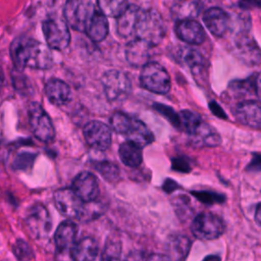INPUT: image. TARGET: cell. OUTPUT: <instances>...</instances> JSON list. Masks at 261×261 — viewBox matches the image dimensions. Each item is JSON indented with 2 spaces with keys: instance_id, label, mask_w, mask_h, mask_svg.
I'll list each match as a JSON object with an SVG mask.
<instances>
[{
  "instance_id": "cell-1",
  "label": "cell",
  "mask_w": 261,
  "mask_h": 261,
  "mask_svg": "<svg viewBox=\"0 0 261 261\" xmlns=\"http://www.w3.org/2000/svg\"><path fill=\"white\" fill-rule=\"evenodd\" d=\"M10 56L18 68L48 69L53 64L51 50L45 44L25 36L15 38L10 45Z\"/></svg>"
},
{
  "instance_id": "cell-2",
  "label": "cell",
  "mask_w": 261,
  "mask_h": 261,
  "mask_svg": "<svg viewBox=\"0 0 261 261\" xmlns=\"http://www.w3.org/2000/svg\"><path fill=\"white\" fill-rule=\"evenodd\" d=\"M165 36V24L160 13L152 8L141 9L136 30L135 39H140L152 47L158 45Z\"/></svg>"
},
{
  "instance_id": "cell-3",
  "label": "cell",
  "mask_w": 261,
  "mask_h": 261,
  "mask_svg": "<svg viewBox=\"0 0 261 261\" xmlns=\"http://www.w3.org/2000/svg\"><path fill=\"white\" fill-rule=\"evenodd\" d=\"M140 81L143 88L156 94H166L171 88L167 70L155 61H149L142 67Z\"/></svg>"
},
{
  "instance_id": "cell-4",
  "label": "cell",
  "mask_w": 261,
  "mask_h": 261,
  "mask_svg": "<svg viewBox=\"0 0 261 261\" xmlns=\"http://www.w3.org/2000/svg\"><path fill=\"white\" fill-rule=\"evenodd\" d=\"M101 83L106 98L110 102H120L124 100L132 91V83L126 73L110 69L103 73Z\"/></svg>"
},
{
  "instance_id": "cell-5",
  "label": "cell",
  "mask_w": 261,
  "mask_h": 261,
  "mask_svg": "<svg viewBox=\"0 0 261 261\" xmlns=\"http://www.w3.org/2000/svg\"><path fill=\"white\" fill-rule=\"evenodd\" d=\"M96 11L94 3L88 0H69L63 8V19L72 29L85 32L91 17Z\"/></svg>"
},
{
  "instance_id": "cell-6",
  "label": "cell",
  "mask_w": 261,
  "mask_h": 261,
  "mask_svg": "<svg viewBox=\"0 0 261 261\" xmlns=\"http://www.w3.org/2000/svg\"><path fill=\"white\" fill-rule=\"evenodd\" d=\"M42 30L50 49L64 50L70 42V33L65 20L60 16H49L42 23Z\"/></svg>"
},
{
  "instance_id": "cell-7",
  "label": "cell",
  "mask_w": 261,
  "mask_h": 261,
  "mask_svg": "<svg viewBox=\"0 0 261 261\" xmlns=\"http://www.w3.org/2000/svg\"><path fill=\"white\" fill-rule=\"evenodd\" d=\"M29 123L34 136L44 143H50L55 137V129L50 116L37 102L30 104L28 109Z\"/></svg>"
},
{
  "instance_id": "cell-8",
  "label": "cell",
  "mask_w": 261,
  "mask_h": 261,
  "mask_svg": "<svg viewBox=\"0 0 261 261\" xmlns=\"http://www.w3.org/2000/svg\"><path fill=\"white\" fill-rule=\"evenodd\" d=\"M191 230L197 239L211 241L222 234L224 223L218 215L211 212H202L193 219Z\"/></svg>"
},
{
  "instance_id": "cell-9",
  "label": "cell",
  "mask_w": 261,
  "mask_h": 261,
  "mask_svg": "<svg viewBox=\"0 0 261 261\" xmlns=\"http://www.w3.org/2000/svg\"><path fill=\"white\" fill-rule=\"evenodd\" d=\"M24 222L30 234L37 240L47 238L52 228L50 213L42 204H35L29 209Z\"/></svg>"
},
{
  "instance_id": "cell-10",
  "label": "cell",
  "mask_w": 261,
  "mask_h": 261,
  "mask_svg": "<svg viewBox=\"0 0 261 261\" xmlns=\"http://www.w3.org/2000/svg\"><path fill=\"white\" fill-rule=\"evenodd\" d=\"M54 202L58 211L69 219H81L85 203L68 188L59 189L54 193Z\"/></svg>"
},
{
  "instance_id": "cell-11",
  "label": "cell",
  "mask_w": 261,
  "mask_h": 261,
  "mask_svg": "<svg viewBox=\"0 0 261 261\" xmlns=\"http://www.w3.org/2000/svg\"><path fill=\"white\" fill-rule=\"evenodd\" d=\"M83 133L88 145L98 151H105L111 145V129L102 121L93 120L88 122L84 126Z\"/></svg>"
},
{
  "instance_id": "cell-12",
  "label": "cell",
  "mask_w": 261,
  "mask_h": 261,
  "mask_svg": "<svg viewBox=\"0 0 261 261\" xmlns=\"http://www.w3.org/2000/svg\"><path fill=\"white\" fill-rule=\"evenodd\" d=\"M71 190L84 203L93 202L99 195V185L97 177L95 174L89 171L80 172L72 181Z\"/></svg>"
},
{
  "instance_id": "cell-13",
  "label": "cell",
  "mask_w": 261,
  "mask_h": 261,
  "mask_svg": "<svg viewBox=\"0 0 261 261\" xmlns=\"http://www.w3.org/2000/svg\"><path fill=\"white\" fill-rule=\"evenodd\" d=\"M233 113L239 122L256 129L261 127V108L259 101L244 100L237 104Z\"/></svg>"
},
{
  "instance_id": "cell-14",
  "label": "cell",
  "mask_w": 261,
  "mask_h": 261,
  "mask_svg": "<svg viewBox=\"0 0 261 261\" xmlns=\"http://www.w3.org/2000/svg\"><path fill=\"white\" fill-rule=\"evenodd\" d=\"M203 21L206 28L216 37L224 36L230 27L228 13L219 7L208 8L203 14Z\"/></svg>"
},
{
  "instance_id": "cell-15",
  "label": "cell",
  "mask_w": 261,
  "mask_h": 261,
  "mask_svg": "<svg viewBox=\"0 0 261 261\" xmlns=\"http://www.w3.org/2000/svg\"><path fill=\"white\" fill-rule=\"evenodd\" d=\"M188 136L190 143L196 147H216L221 143L219 134L204 120L199 122Z\"/></svg>"
},
{
  "instance_id": "cell-16",
  "label": "cell",
  "mask_w": 261,
  "mask_h": 261,
  "mask_svg": "<svg viewBox=\"0 0 261 261\" xmlns=\"http://www.w3.org/2000/svg\"><path fill=\"white\" fill-rule=\"evenodd\" d=\"M176 36L188 44H201L206 38L203 27L195 19L178 20L175 25Z\"/></svg>"
},
{
  "instance_id": "cell-17",
  "label": "cell",
  "mask_w": 261,
  "mask_h": 261,
  "mask_svg": "<svg viewBox=\"0 0 261 261\" xmlns=\"http://www.w3.org/2000/svg\"><path fill=\"white\" fill-rule=\"evenodd\" d=\"M77 226L71 220L61 222L55 231L56 252H71L75 245Z\"/></svg>"
},
{
  "instance_id": "cell-18",
  "label": "cell",
  "mask_w": 261,
  "mask_h": 261,
  "mask_svg": "<svg viewBox=\"0 0 261 261\" xmlns=\"http://www.w3.org/2000/svg\"><path fill=\"white\" fill-rule=\"evenodd\" d=\"M152 46L148 43L140 40L134 39L127 43L125 47V58L126 61L135 67L144 66L149 62L151 55Z\"/></svg>"
},
{
  "instance_id": "cell-19",
  "label": "cell",
  "mask_w": 261,
  "mask_h": 261,
  "mask_svg": "<svg viewBox=\"0 0 261 261\" xmlns=\"http://www.w3.org/2000/svg\"><path fill=\"white\" fill-rule=\"evenodd\" d=\"M45 93L48 100L56 106L65 105L71 100L70 87L58 79H51L46 83Z\"/></svg>"
},
{
  "instance_id": "cell-20",
  "label": "cell",
  "mask_w": 261,
  "mask_h": 261,
  "mask_svg": "<svg viewBox=\"0 0 261 261\" xmlns=\"http://www.w3.org/2000/svg\"><path fill=\"white\" fill-rule=\"evenodd\" d=\"M191 249V241L182 234L171 236L166 243L165 252L168 261H185Z\"/></svg>"
},
{
  "instance_id": "cell-21",
  "label": "cell",
  "mask_w": 261,
  "mask_h": 261,
  "mask_svg": "<svg viewBox=\"0 0 261 261\" xmlns=\"http://www.w3.org/2000/svg\"><path fill=\"white\" fill-rule=\"evenodd\" d=\"M141 7L136 4H129L126 9L117 17V33L122 38L135 37L136 24L141 12Z\"/></svg>"
},
{
  "instance_id": "cell-22",
  "label": "cell",
  "mask_w": 261,
  "mask_h": 261,
  "mask_svg": "<svg viewBox=\"0 0 261 261\" xmlns=\"http://www.w3.org/2000/svg\"><path fill=\"white\" fill-rule=\"evenodd\" d=\"M127 141L136 144L137 146L143 148L154 141V136L150 128L137 117L132 118L130 125L124 135Z\"/></svg>"
},
{
  "instance_id": "cell-23",
  "label": "cell",
  "mask_w": 261,
  "mask_h": 261,
  "mask_svg": "<svg viewBox=\"0 0 261 261\" xmlns=\"http://www.w3.org/2000/svg\"><path fill=\"white\" fill-rule=\"evenodd\" d=\"M72 254L75 261H94L100 258L98 244L90 237H86L75 243Z\"/></svg>"
},
{
  "instance_id": "cell-24",
  "label": "cell",
  "mask_w": 261,
  "mask_h": 261,
  "mask_svg": "<svg viewBox=\"0 0 261 261\" xmlns=\"http://www.w3.org/2000/svg\"><path fill=\"white\" fill-rule=\"evenodd\" d=\"M109 25L106 16H104L100 11L96 10L91 17L85 32L93 42L98 43L107 37Z\"/></svg>"
},
{
  "instance_id": "cell-25",
  "label": "cell",
  "mask_w": 261,
  "mask_h": 261,
  "mask_svg": "<svg viewBox=\"0 0 261 261\" xmlns=\"http://www.w3.org/2000/svg\"><path fill=\"white\" fill-rule=\"evenodd\" d=\"M118 154L122 163L128 167H138L143 160L142 148L129 141L120 144Z\"/></svg>"
},
{
  "instance_id": "cell-26",
  "label": "cell",
  "mask_w": 261,
  "mask_h": 261,
  "mask_svg": "<svg viewBox=\"0 0 261 261\" xmlns=\"http://www.w3.org/2000/svg\"><path fill=\"white\" fill-rule=\"evenodd\" d=\"M177 57L181 63L188 65L194 72H199L204 68V56L194 48L179 47Z\"/></svg>"
},
{
  "instance_id": "cell-27",
  "label": "cell",
  "mask_w": 261,
  "mask_h": 261,
  "mask_svg": "<svg viewBox=\"0 0 261 261\" xmlns=\"http://www.w3.org/2000/svg\"><path fill=\"white\" fill-rule=\"evenodd\" d=\"M237 48L238 56H240V58H243L244 62L250 64L259 63V48L254 40L244 38L239 41V43L237 44Z\"/></svg>"
},
{
  "instance_id": "cell-28",
  "label": "cell",
  "mask_w": 261,
  "mask_h": 261,
  "mask_svg": "<svg viewBox=\"0 0 261 261\" xmlns=\"http://www.w3.org/2000/svg\"><path fill=\"white\" fill-rule=\"evenodd\" d=\"M202 8L201 2L198 1H185L175 2L171 7V11L178 20L184 19H194L200 12Z\"/></svg>"
},
{
  "instance_id": "cell-29",
  "label": "cell",
  "mask_w": 261,
  "mask_h": 261,
  "mask_svg": "<svg viewBox=\"0 0 261 261\" xmlns=\"http://www.w3.org/2000/svg\"><path fill=\"white\" fill-rule=\"evenodd\" d=\"M129 5L127 1L124 0H99L97 1V6L99 11L105 16L118 17Z\"/></svg>"
},
{
  "instance_id": "cell-30",
  "label": "cell",
  "mask_w": 261,
  "mask_h": 261,
  "mask_svg": "<svg viewBox=\"0 0 261 261\" xmlns=\"http://www.w3.org/2000/svg\"><path fill=\"white\" fill-rule=\"evenodd\" d=\"M132 118L133 116H129L121 111H116L110 118V125L115 133L125 135L130 125Z\"/></svg>"
},
{
  "instance_id": "cell-31",
  "label": "cell",
  "mask_w": 261,
  "mask_h": 261,
  "mask_svg": "<svg viewBox=\"0 0 261 261\" xmlns=\"http://www.w3.org/2000/svg\"><path fill=\"white\" fill-rule=\"evenodd\" d=\"M98 172L107 180L112 181L118 178L119 176V168L116 164L109 161H101L97 162L95 165Z\"/></svg>"
},
{
  "instance_id": "cell-32",
  "label": "cell",
  "mask_w": 261,
  "mask_h": 261,
  "mask_svg": "<svg viewBox=\"0 0 261 261\" xmlns=\"http://www.w3.org/2000/svg\"><path fill=\"white\" fill-rule=\"evenodd\" d=\"M12 252L18 261H30L34 253L30 245L23 240H17L12 246Z\"/></svg>"
},
{
  "instance_id": "cell-33",
  "label": "cell",
  "mask_w": 261,
  "mask_h": 261,
  "mask_svg": "<svg viewBox=\"0 0 261 261\" xmlns=\"http://www.w3.org/2000/svg\"><path fill=\"white\" fill-rule=\"evenodd\" d=\"M192 194L202 203L204 204H215V203H222L225 198L223 195L211 192V191H193Z\"/></svg>"
},
{
  "instance_id": "cell-34",
  "label": "cell",
  "mask_w": 261,
  "mask_h": 261,
  "mask_svg": "<svg viewBox=\"0 0 261 261\" xmlns=\"http://www.w3.org/2000/svg\"><path fill=\"white\" fill-rule=\"evenodd\" d=\"M154 108L160 112L166 119H168L174 126L179 127V118H178V114L170 107H168L167 105H163V104H159V103H155L154 104Z\"/></svg>"
},
{
  "instance_id": "cell-35",
  "label": "cell",
  "mask_w": 261,
  "mask_h": 261,
  "mask_svg": "<svg viewBox=\"0 0 261 261\" xmlns=\"http://www.w3.org/2000/svg\"><path fill=\"white\" fill-rule=\"evenodd\" d=\"M175 210L177 211L178 215L181 217L184 215H190L191 214V207H190V200L189 198L185 197L184 195L177 197L174 201Z\"/></svg>"
},
{
  "instance_id": "cell-36",
  "label": "cell",
  "mask_w": 261,
  "mask_h": 261,
  "mask_svg": "<svg viewBox=\"0 0 261 261\" xmlns=\"http://www.w3.org/2000/svg\"><path fill=\"white\" fill-rule=\"evenodd\" d=\"M35 154L32 153H21L17 156V158L14 160L13 166L16 169H25L31 165L34 161Z\"/></svg>"
},
{
  "instance_id": "cell-37",
  "label": "cell",
  "mask_w": 261,
  "mask_h": 261,
  "mask_svg": "<svg viewBox=\"0 0 261 261\" xmlns=\"http://www.w3.org/2000/svg\"><path fill=\"white\" fill-rule=\"evenodd\" d=\"M172 168L180 172H189L192 166L186 157H175L172 159Z\"/></svg>"
},
{
  "instance_id": "cell-38",
  "label": "cell",
  "mask_w": 261,
  "mask_h": 261,
  "mask_svg": "<svg viewBox=\"0 0 261 261\" xmlns=\"http://www.w3.org/2000/svg\"><path fill=\"white\" fill-rule=\"evenodd\" d=\"M105 256L101 261H123L118 257L119 249L115 243L107 246V251H105Z\"/></svg>"
},
{
  "instance_id": "cell-39",
  "label": "cell",
  "mask_w": 261,
  "mask_h": 261,
  "mask_svg": "<svg viewBox=\"0 0 261 261\" xmlns=\"http://www.w3.org/2000/svg\"><path fill=\"white\" fill-rule=\"evenodd\" d=\"M178 188H179L178 184L176 181H174L173 179H170V178H166V180L163 184V190L167 193H171V192L177 190Z\"/></svg>"
},
{
  "instance_id": "cell-40",
  "label": "cell",
  "mask_w": 261,
  "mask_h": 261,
  "mask_svg": "<svg viewBox=\"0 0 261 261\" xmlns=\"http://www.w3.org/2000/svg\"><path fill=\"white\" fill-rule=\"evenodd\" d=\"M209 107H210V110L214 112V114L218 117H221V118H226V115L224 113V111L220 108V106L215 102V101H212L210 102L209 104Z\"/></svg>"
},
{
  "instance_id": "cell-41",
  "label": "cell",
  "mask_w": 261,
  "mask_h": 261,
  "mask_svg": "<svg viewBox=\"0 0 261 261\" xmlns=\"http://www.w3.org/2000/svg\"><path fill=\"white\" fill-rule=\"evenodd\" d=\"M147 261H168L164 255L160 254H152L148 257Z\"/></svg>"
},
{
  "instance_id": "cell-42",
  "label": "cell",
  "mask_w": 261,
  "mask_h": 261,
  "mask_svg": "<svg viewBox=\"0 0 261 261\" xmlns=\"http://www.w3.org/2000/svg\"><path fill=\"white\" fill-rule=\"evenodd\" d=\"M203 261H220V258L216 255H210V256H207Z\"/></svg>"
},
{
  "instance_id": "cell-43",
  "label": "cell",
  "mask_w": 261,
  "mask_h": 261,
  "mask_svg": "<svg viewBox=\"0 0 261 261\" xmlns=\"http://www.w3.org/2000/svg\"><path fill=\"white\" fill-rule=\"evenodd\" d=\"M256 221L258 224H260V204L256 207Z\"/></svg>"
},
{
  "instance_id": "cell-44",
  "label": "cell",
  "mask_w": 261,
  "mask_h": 261,
  "mask_svg": "<svg viewBox=\"0 0 261 261\" xmlns=\"http://www.w3.org/2000/svg\"><path fill=\"white\" fill-rule=\"evenodd\" d=\"M4 81H5V77H4V73L2 71V68L0 67V90L2 89L3 85H4Z\"/></svg>"
},
{
  "instance_id": "cell-45",
  "label": "cell",
  "mask_w": 261,
  "mask_h": 261,
  "mask_svg": "<svg viewBox=\"0 0 261 261\" xmlns=\"http://www.w3.org/2000/svg\"><path fill=\"white\" fill-rule=\"evenodd\" d=\"M94 261H101V259L99 258V259H97V260H94Z\"/></svg>"
}]
</instances>
